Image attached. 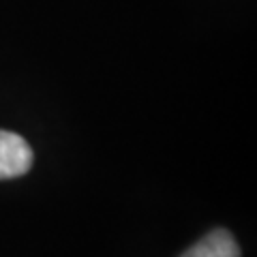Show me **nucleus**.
<instances>
[{
	"mask_svg": "<svg viewBox=\"0 0 257 257\" xmlns=\"http://www.w3.org/2000/svg\"><path fill=\"white\" fill-rule=\"evenodd\" d=\"M180 257H240V246L227 229L216 227Z\"/></svg>",
	"mask_w": 257,
	"mask_h": 257,
	"instance_id": "nucleus-2",
	"label": "nucleus"
},
{
	"mask_svg": "<svg viewBox=\"0 0 257 257\" xmlns=\"http://www.w3.org/2000/svg\"><path fill=\"white\" fill-rule=\"evenodd\" d=\"M32 167V148L22 135L0 131V180L20 178Z\"/></svg>",
	"mask_w": 257,
	"mask_h": 257,
	"instance_id": "nucleus-1",
	"label": "nucleus"
}]
</instances>
